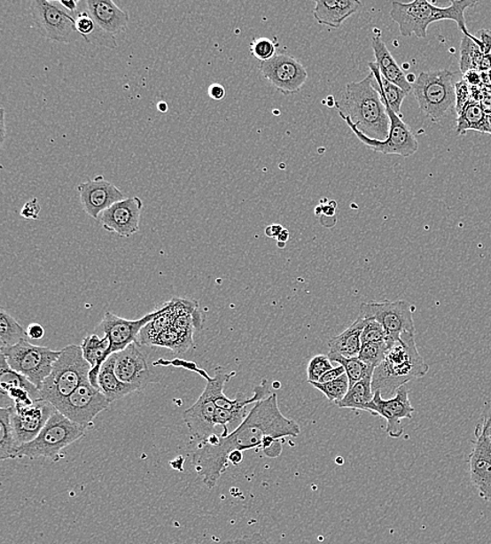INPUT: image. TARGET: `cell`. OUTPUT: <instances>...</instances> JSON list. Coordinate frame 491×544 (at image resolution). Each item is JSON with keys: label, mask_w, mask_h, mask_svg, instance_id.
Returning a JSON list of instances; mask_svg holds the SVG:
<instances>
[{"label": "cell", "mask_w": 491, "mask_h": 544, "mask_svg": "<svg viewBox=\"0 0 491 544\" xmlns=\"http://www.w3.org/2000/svg\"><path fill=\"white\" fill-rule=\"evenodd\" d=\"M455 74L448 69L420 73L412 91L420 112L438 123L456 104Z\"/></svg>", "instance_id": "7"}, {"label": "cell", "mask_w": 491, "mask_h": 544, "mask_svg": "<svg viewBox=\"0 0 491 544\" xmlns=\"http://www.w3.org/2000/svg\"><path fill=\"white\" fill-rule=\"evenodd\" d=\"M470 455V476L472 484L479 492L491 486V448L488 437H476Z\"/></svg>", "instance_id": "22"}, {"label": "cell", "mask_w": 491, "mask_h": 544, "mask_svg": "<svg viewBox=\"0 0 491 544\" xmlns=\"http://www.w3.org/2000/svg\"><path fill=\"white\" fill-rule=\"evenodd\" d=\"M488 77H489V80H490V82H491V71L488 73Z\"/></svg>", "instance_id": "59"}, {"label": "cell", "mask_w": 491, "mask_h": 544, "mask_svg": "<svg viewBox=\"0 0 491 544\" xmlns=\"http://www.w3.org/2000/svg\"><path fill=\"white\" fill-rule=\"evenodd\" d=\"M315 4L313 15L316 22L333 28H339L362 7L358 0H316Z\"/></svg>", "instance_id": "23"}, {"label": "cell", "mask_w": 491, "mask_h": 544, "mask_svg": "<svg viewBox=\"0 0 491 544\" xmlns=\"http://www.w3.org/2000/svg\"><path fill=\"white\" fill-rule=\"evenodd\" d=\"M365 325L366 321L357 316L355 322L352 323L344 332L329 340V350L347 358L358 357L362 349V333Z\"/></svg>", "instance_id": "27"}, {"label": "cell", "mask_w": 491, "mask_h": 544, "mask_svg": "<svg viewBox=\"0 0 491 544\" xmlns=\"http://www.w3.org/2000/svg\"><path fill=\"white\" fill-rule=\"evenodd\" d=\"M470 130L491 135V119L485 113L480 101L472 100L458 113L457 128H456L457 135H464Z\"/></svg>", "instance_id": "29"}, {"label": "cell", "mask_w": 491, "mask_h": 544, "mask_svg": "<svg viewBox=\"0 0 491 544\" xmlns=\"http://www.w3.org/2000/svg\"><path fill=\"white\" fill-rule=\"evenodd\" d=\"M53 404L38 400L30 407L15 405L11 408V424L13 428L17 447L30 443L36 439L51 416L56 412Z\"/></svg>", "instance_id": "16"}, {"label": "cell", "mask_w": 491, "mask_h": 544, "mask_svg": "<svg viewBox=\"0 0 491 544\" xmlns=\"http://www.w3.org/2000/svg\"><path fill=\"white\" fill-rule=\"evenodd\" d=\"M372 50L374 51L375 65L378 71L386 81L395 84L398 88L408 92L412 91V85L408 82L407 74L403 69L397 65L395 58L392 56L388 48H386L383 38L380 35H377L372 39Z\"/></svg>", "instance_id": "24"}, {"label": "cell", "mask_w": 491, "mask_h": 544, "mask_svg": "<svg viewBox=\"0 0 491 544\" xmlns=\"http://www.w3.org/2000/svg\"><path fill=\"white\" fill-rule=\"evenodd\" d=\"M83 3L92 20L104 32L115 36L129 27V14L120 9L113 0H85Z\"/></svg>", "instance_id": "21"}, {"label": "cell", "mask_w": 491, "mask_h": 544, "mask_svg": "<svg viewBox=\"0 0 491 544\" xmlns=\"http://www.w3.org/2000/svg\"><path fill=\"white\" fill-rule=\"evenodd\" d=\"M40 212H42V206L37 198H34L22 206L20 216L26 220H38Z\"/></svg>", "instance_id": "43"}, {"label": "cell", "mask_w": 491, "mask_h": 544, "mask_svg": "<svg viewBox=\"0 0 491 544\" xmlns=\"http://www.w3.org/2000/svg\"><path fill=\"white\" fill-rule=\"evenodd\" d=\"M372 377L373 374H369L365 378L351 386L343 400L337 404L338 407L352 410H365L367 405L374 398Z\"/></svg>", "instance_id": "31"}, {"label": "cell", "mask_w": 491, "mask_h": 544, "mask_svg": "<svg viewBox=\"0 0 491 544\" xmlns=\"http://www.w3.org/2000/svg\"><path fill=\"white\" fill-rule=\"evenodd\" d=\"M288 240H290V231L284 229L282 230L278 239H277L278 241V247L284 248Z\"/></svg>", "instance_id": "54"}, {"label": "cell", "mask_w": 491, "mask_h": 544, "mask_svg": "<svg viewBox=\"0 0 491 544\" xmlns=\"http://www.w3.org/2000/svg\"><path fill=\"white\" fill-rule=\"evenodd\" d=\"M73 16L76 19L77 31L86 43L112 50L118 49L115 36L104 32L100 27L97 26L89 12L86 11L83 2H79L78 10Z\"/></svg>", "instance_id": "26"}, {"label": "cell", "mask_w": 491, "mask_h": 544, "mask_svg": "<svg viewBox=\"0 0 491 544\" xmlns=\"http://www.w3.org/2000/svg\"><path fill=\"white\" fill-rule=\"evenodd\" d=\"M90 366L84 360L81 346L71 345L61 350V354L54 364L53 370L45 379L40 390L43 400L54 405L66 399L89 379Z\"/></svg>", "instance_id": "5"}, {"label": "cell", "mask_w": 491, "mask_h": 544, "mask_svg": "<svg viewBox=\"0 0 491 544\" xmlns=\"http://www.w3.org/2000/svg\"><path fill=\"white\" fill-rule=\"evenodd\" d=\"M414 307L407 300H385V302H369L361 305L360 317L362 320H373L386 330V343L392 346L406 332H415L413 320Z\"/></svg>", "instance_id": "12"}, {"label": "cell", "mask_w": 491, "mask_h": 544, "mask_svg": "<svg viewBox=\"0 0 491 544\" xmlns=\"http://www.w3.org/2000/svg\"><path fill=\"white\" fill-rule=\"evenodd\" d=\"M430 367L418 352L415 332L401 334L394 344L389 346L385 360L374 369L372 377L373 392L394 395L398 389L409 382L423 378L429 373Z\"/></svg>", "instance_id": "3"}, {"label": "cell", "mask_w": 491, "mask_h": 544, "mask_svg": "<svg viewBox=\"0 0 491 544\" xmlns=\"http://www.w3.org/2000/svg\"><path fill=\"white\" fill-rule=\"evenodd\" d=\"M479 494H480L484 501L491 502V486L487 490L479 492Z\"/></svg>", "instance_id": "55"}, {"label": "cell", "mask_w": 491, "mask_h": 544, "mask_svg": "<svg viewBox=\"0 0 491 544\" xmlns=\"http://www.w3.org/2000/svg\"><path fill=\"white\" fill-rule=\"evenodd\" d=\"M372 81L373 74L370 73L360 82L347 84L335 106L339 113L352 120L362 135L372 140L386 141L389 136L391 120Z\"/></svg>", "instance_id": "2"}, {"label": "cell", "mask_w": 491, "mask_h": 544, "mask_svg": "<svg viewBox=\"0 0 491 544\" xmlns=\"http://www.w3.org/2000/svg\"><path fill=\"white\" fill-rule=\"evenodd\" d=\"M465 82L469 85L475 86L481 84L482 77L479 71H470L464 74Z\"/></svg>", "instance_id": "50"}, {"label": "cell", "mask_w": 491, "mask_h": 544, "mask_svg": "<svg viewBox=\"0 0 491 544\" xmlns=\"http://www.w3.org/2000/svg\"><path fill=\"white\" fill-rule=\"evenodd\" d=\"M370 73L373 74L372 85L378 91L383 102L388 104L390 108L398 115H401V109L404 98L409 95L408 92L398 88L395 84L389 82L381 76L375 62L369 63Z\"/></svg>", "instance_id": "30"}, {"label": "cell", "mask_w": 491, "mask_h": 544, "mask_svg": "<svg viewBox=\"0 0 491 544\" xmlns=\"http://www.w3.org/2000/svg\"><path fill=\"white\" fill-rule=\"evenodd\" d=\"M385 103V102H384ZM386 113H388L391 126L389 136L386 141L372 140L362 135L358 130L352 120L346 117L343 113H339V117L346 121L355 136L365 146L371 149L372 152L385 155H401L402 158H409L418 152V141L416 138L414 132L409 128V125L402 120V115H398L390 108L388 104L385 103Z\"/></svg>", "instance_id": "11"}, {"label": "cell", "mask_w": 491, "mask_h": 544, "mask_svg": "<svg viewBox=\"0 0 491 544\" xmlns=\"http://www.w3.org/2000/svg\"><path fill=\"white\" fill-rule=\"evenodd\" d=\"M236 376L235 370L217 367L214 377H207V385L199 400L183 413V421L191 436L198 441H205L215 433L216 398L223 392L224 386Z\"/></svg>", "instance_id": "8"}, {"label": "cell", "mask_w": 491, "mask_h": 544, "mask_svg": "<svg viewBox=\"0 0 491 544\" xmlns=\"http://www.w3.org/2000/svg\"><path fill=\"white\" fill-rule=\"evenodd\" d=\"M345 374V369L342 366L332 368L331 370H328L327 373L322 376L321 379L319 380V384H327V382L337 380L339 377H342V376Z\"/></svg>", "instance_id": "46"}, {"label": "cell", "mask_w": 491, "mask_h": 544, "mask_svg": "<svg viewBox=\"0 0 491 544\" xmlns=\"http://www.w3.org/2000/svg\"><path fill=\"white\" fill-rule=\"evenodd\" d=\"M328 357L329 360L339 363V366L345 369L347 377L349 379L350 387L365 378L367 375L374 373V369L368 367L358 357L347 358L331 352H329Z\"/></svg>", "instance_id": "35"}, {"label": "cell", "mask_w": 491, "mask_h": 544, "mask_svg": "<svg viewBox=\"0 0 491 544\" xmlns=\"http://www.w3.org/2000/svg\"><path fill=\"white\" fill-rule=\"evenodd\" d=\"M0 352L11 369L25 376L39 391L61 354V351L34 346L28 340H23L12 348L0 349Z\"/></svg>", "instance_id": "9"}, {"label": "cell", "mask_w": 491, "mask_h": 544, "mask_svg": "<svg viewBox=\"0 0 491 544\" xmlns=\"http://www.w3.org/2000/svg\"><path fill=\"white\" fill-rule=\"evenodd\" d=\"M17 449L11 424V408H0V460H16Z\"/></svg>", "instance_id": "34"}, {"label": "cell", "mask_w": 491, "mask_h": 544, "mask_svg": "<svg viewBox=\"0 0 491 544\" xmlns=\"http://www.w3.org/2000/svg\"><path fill=\"white\" fill-rule=\"evenodd\" d=\"M475 436L480 437H490L491 436V405L489 409L485 410L484 414L481 416L480 421L477 425L475 431Z\"/></svg>", "instance_id": "44"}, {"label": "cell", "mask_w": 491, "mask_h": 544, "mask_svg": "<svg viewBox=\"0 0 491 544\" xmlns=\"http://www.w3.org/2000/svg\"><path fill=\"white\" fill-rule=\"evenodd\" d=\"M23 340H28L27 330L23 329L8 312L0 309V346L2 349L12 348Z\"/></svg>", "instance_id": "33"}, {"label": "cell", "mask_w": 491, "mask_h": 544, "mask_svg": "<svg viewBox=\"0 0 491 544\" xmlns=\"http://www.w3.org/2000/svg\"><path fill=\"white\" fill-rule=\"evenodd\" d=\"M58 3H59L61 7H63V9L67 11L68 13L71 15H74V13H76L78 7H79V2H73V0H69V2H66V0H61V2H58Z\"/></svg>", "instance_id": "52"}, {"label": "cell", "mask_w": 491, "mask_h": 544, "mask_svg": "<svg viewBox=\"0 0 491 544\" xmlns=\"http://www.w3.org/2000/svg\"><path fill=\"white\" fill-rule=\"evenodd\" d=\"M193 328L173 326L160 333L152 346H164L175 353H183L193 346Z\"/></svg>", "instance_id": "32"}, {"label": "cell", "mask_w": 491, "mask_h": 544, "mask_svg": "<svg viewBox=\"0 0 491 544\" xmlns=\"http://www.w3.org/2000/svg\"><path fill=\"white\" fill-rule=\"evenodd\" d=\"M85 433L83 427L56 410L38 437L17 449V459L27 457L30 460L59 462L65 456L62 455L63 449L83 438Z\"/></svg>", "instance_id": "6"}, {"label": "cell", "mask_w": 491, "mask_h": 544, "mask_svg": "<svg viewBox=\"0 0 491 544\" xmlns=\"http://www.w3.org/2000/svg\"><path fill=\"white\" fill-rule=\"evenodd\" d=\"M157 107L159 112L161 113H166L168 112V109H169V107H168V104L164 101L158 103Z\"/></svg>", "instance_id": "57"}, {"label": "cell", "mask_w": 491, "mask_h": 544, "mask_svg": "<svg viewBox=\"0 0 491 544\" xmlns=\"http://www.w3.org/2000/svg\"><path fill=\"white\" fill-rule=\"evenodd\" d=\"M331 361L328 355H316L311 358L308 368V380L309 384L319 382L322 376L332 369Z\"/></svg>", "instance_id": "40"}, {"label": "cell", "mask_w": 491, "mask_h": 544, "mask_svg": "<svg viewBox=\"0 0 491 544\" xmlns=\"http://www.w3.org/2000/svg\"><path fill=\"white\" fill-rule=\"evenodd\" d=\"M143 201L138 197H130L115 202L114 205L103 211L97 221L109 233L117 234L129 238L140 229V220L143 210Z\"/></svg>", "instance_id": "17"}, {"label": "cell", "mask_w": 491, "mask_h": 544, "mask_svg": "<svg viewBox=\"0 0 491 544\" xmlns=\"http://www.w3.org/2000/svg\"><path fill=\"white\" fill-rule=\"evenodd\" d=\"M488 439H489V445H490V448H491V436L488 437Z\"/></svg>", "instance_id": "60"}, {"label": "cell", "mask_w": 491, "mask_h": 544, "mask_svg": "<svg viewBox=\"0 0 491 544\" xmlns=\"http://www.w3.org/2000/svg\"><path fill=\"white\" fill-rule=\"evenodd\" d=\"M407 80L409 84L413 85L417 78L415 77L414 74H407Z\"/></svg>", "instance_id": "58"}, {"label": "cell", "mask_w": 491, "mask_h": 544, "mask_svg": "<svg viewBox=\"0 0 491 544\" xmlns=\"http://www.w3.org/2000/svg\"><path fill=\"white\" fill-rule=\"evenodd\" d=\"M250 51L260 62L269 61L277 54V43L269 38H256L253 40Z\"/></svg>", "instance_id": "39"}, {"label": "cell", "mask_w": 491, "mask_h": 544, "mask_svg": "<svg viewBox=\"0 0 491 544\" xmlns=\"http://www.w3.org/2000/svg\"><path fill=\"white\" fill-rule=\"evenodd\" d=\"M472 100L470 85L464 80L456 83V112L457 114L462 112L467 104Z\"/></svg>", "instance_id": "42"}, {"label": "cell", "mask_w": 491, "mask_h": 544, "mask_svg": "<svg viewBox=\"0 0 491 544\" xmlns=\"http://www.w3.org/2000/svg\"><path fill=\"white\" fill-rule=\"evenodd\" d=\"M301 428L296 421L281 413L278 396L271 393L264 400L253 405L242 424L227 437L217 433L200 442L192 464L196 473L207 488L215 487L219 478L227 471L229 455L233 451L262 450L265 439L298 437Z\"/></svg>", "instance_id": "1"}, {"label": "cell", "mask_w": 491, "mask_h": 544, "mask_svg": "<svg viewBox=\"0 0 491 544\" xmlns=\"http://www.w3.org/2000/svg\"><path fill=\"white\" fill-rule=\"evenodd\" d=\"M259 69L263 77L285 96L297 94L308 79L302 63L287 53H277L270 60L260 62Z\"/></svg>", "instance_id": "14"}, {"label": "cell", "mask_w": 491, "mask_h": 544, "mask_svg": "<svg viewBox=\"0 0 491 544\" xmlns=\"http://www.w3.org/2000/svg\"><path fill=\"white\" fill-rule=\"evenodd\" d=\"M225 94H227V91H225L222 84L213 83L210 85L209 89H207V95H209L214 101L223 100Z\"/></svg>", "instance_id": "47"}, {"label": "cell", "mask_w": 491, "mask_h": 544, "mask_svg": "<svg viewBox=\"0 0 491 544\" xmlns=\"http://www.w3.org/2000/svg\"><path fill=\"white\" fill-rule=\"evenodd\" d=\"M30 11L35 27L44 38L66 44L83 39L77 31L76 19L59 3L34 0Z\"/></svg>", "instance_id": "10"}, {"label": "cell", "mask_w": 491, "mask_h": 544, "mask_svg": "<svg viewBox=\"0 0 491 544\" xmlns=\"http://www.w3.org/2000/svg\"><path fill=\"white\" fill-rule=\"evenodd\" d=\"M114 370L118 377L137 391L145 389L149 384L158 382L149 368L146 356L138 349L137 344H132L123 351L114 353Z\"/></svg>", "instance_id": "20"}, {"label": "cell", "mask_w": 491, "mask_h": 544, "mask_svg": "<svg viewBox=\"0 0 491 544\" xmlns=\"http://www.w3.org/2000/svg\"><path fill=\"white\" fill-rule=\"evenodd\" d=\"M109 405L111 402L105 395L92 386L88 379L82 382L65 401L58 404L56 409L74 424L83 427L84 430H90L95 425L97 416L106 410Z\"/></svg>", "instance_id": "13"}, {"label": "cell", "mask_w": 491, "mask_h": 544, "mask_svg": "<svg viewBox=\"0 0 491 544\" xmlns=\"http://www.w3.org/2000/svg\"><path fill=\"white\" fill-rule=\"evenodd\" d=\"M283 229H284V228H283L280 224H271L265 229V235H267L269 238L278 239V237L282 233Z\"/></svg>", "instance_id": "51"}, {"label": "cell", "mask_w": 491, "mask_h": 544, "mask_svg": "<svg viewBox=\"0 0 491 544\" xmlns=\"http://www.w3.org/2000/svg\"><path fill=\"white\" fill-rule=\"evenodd\" d=\"M222 544H271L267 538L260 533L236 538V540L225 541Z\"/></svg>", "instance_id": "45"}, {"label": "cell", "mask_w": 491, "mask_h": 544, "mask_svg": "<svg viewBox=\"0 0 491 544\" xmlns=\"http://www.w3.org/2000/svg\"><path fill=\"white\" fill-rule=\"evenodd\" d=\"M310 385L324 393L329 402H334L335 404L342 401L350 389L349 379L346 374L337 380L327 382V384L313 382Z\"/></svg>", "instance_id": "37"}, {"label": "cell", "mask_w": 491, "mask_h": 544, "mask_svg": "<svg viewBox=\"0 0 491 544\" xmlns=\"http://www.w3.org/2000/svg\"><path fill=\"white\" fill-rule=\"evenodd\" d=\"M114 364L115 358L114 354H113L103 363L99 376L100 391L111 403L137 392L136 387L125 384V382L118 377L117 374H115Z\"/></svg>", "instance_id": "28"}, {"label": "cell", "mask_w": 491, "mask_h": 544, "mask_svg": "<svg viewBox=\"0 0 491 544\" xmlns=\"http://www.w3.org/2000/svg\"><path fill=\"white\" fill-rule=\"evenodd\" d=\"M242 461H244V454H242L241 451H233V453L229 455V464L237 466L241 464Z\"/></svg>", "instance_id": "53"}, {"label": "cell", "mask_w": 491, "mask_h": 544, "mask_svg": "<svg viewBox=\"0 0 491 544\" xmlns=\"http://www.w3.org/2000/svg\"><path fill=\"white\" fill-rule=\"evenodd\" d=\"M77 190L83 211L95 220H97L100 214L115 202L125 199L122 190L102 175L80 183Z\"/></svg>", "instance_id": "19"}, {"label": "cell", "mask_w": 491, "mask_h": 544, "mask_svg": "<svg viewBox=\"0 0 491 544\" xmlns=\"http://www.w3.org/2000/svg\"><path fill=\"white\" fill-rule=\"evenodd\" d=\"M480 35L481 51L483 55L491 54V32L487 30H482L478 32Z\"/></svg>", "instance_id": "48"}, {"label": "cell", "mask_w": 491, "mask_h": 544, "mask_svg": "<svg viewBox=\"0 0 491 544\" xmlns=\"http://www.w3.org/2000/svg\"><path fill=\"white\" fill-rule=\"evenodd\" d=\"M81 348H82L84 360L90 363L91 368L89 374L90 385L100 390L101 368L111 356V343L106 337L101 338L97 334H91L83 339Z\"/></svg>", "instance_id": "25"}, {"label": "cell", "mask_w": 491, "mask_h": 544, "mask_svg": "<svg viewBox=\"0 0 491 544\" xmlns=\"http://www.w3.org/2000/svg\"><path fill=\"white\" fill-rule=\"evenodd\" d=\"M389 346L386 341L380 343L362 344L358 358L368 367L377 369L384 361Z\"/></svg>", "instance_id": "38"}, {"label": "cell", "mask_w": 491, "mask_h": 544, "mask_svg": "<svg viewBox=\"0 0 491 544\" xmlns=\"http://www.w3.org/2000/svg\"><path fill=\"white\" fill-rule=\"evenodd\" d=\"M476 4L472 0H453L449 7L439 8L426 0H414L409 4L393 2L390 16L393 21L397 23L404 37L414 35L417 38H425L427 28L432 23L453 20L457 23L464 36L470 37L479 45L480 40L467 30L464 16L465 11Z\"/></svg>", "instance_id": "4"}, {"label": "cell", "mask_w": 491, "mask_h": 544, "mask_svg": "<svg viewBox=\"0 0 491 544\" xmlns=\"http://www.w3.org/2000/svg\"><path fill=\"white\" fill-rule=\"evenodd\" d=\"M460 69L465 74L470 71H478L479 65L483 57V53L479 45L472 39L467 36L462 38L460 49Z\"/></svg>", "instance_id": "36"}, {"label": "cell", "mask_w": 491, "mask_h": 544, "mask_svg": "<svg viewBox=\"0 0 491 544\" xmlns=\"http://www.w3.org/2000/svg\"><path fill=\"white\" fill-rule=\"evenodd\" d=\"M386 338L388 337H386V330L378 322L366 321L362 333V344L380 343V341H386Z\"/></svg>", "instance_id": "41"}, {"label": "cell", "mask_w": 491, "mask_h": 544, "mask_svg": "<svg viewBox=\"0 0 491 544\" xmlns=\"http://www.w3.org/2000/svg\"><path fill=\"white\" fill-rule=\"evenodd\" d=\"M158 310L149 314L140 320L130 321L126 318L115 315L111 311L105 312L103 320L97 327V331H101L111 343V355L114 353L123 351L132 344H138V337L144 328H145L153 318L157 316Z\"/></svg>", "instance_id": "18"}, {"label": "cell", "mask_w": 491, "mask_h": 544, "mask_svg": "<svg viewBox=\"0 0 491 544\" xmlns=\"http://www.w3.org/2000/svg\"><path fill=\"white\" fill-rule=\"evenodd\" d=\"M28 338L39 340L44 338V328L39 323H31L27 329Z\"/></svg>", "instance_id": "49"}, {"label": "cell", "mask_w": 491, "mask_h": 544, "mask_svg": "<svg viewBox=\"0 0 491 544\" xmlns=\"http://www.w3.org/2000/svg\"><path fill=\"white\" fill-rule=\"evenodd\" d=\"M5 137L4 108H2V146Z\"/></svg>", "instance_id": "56"}, {"label": "cell", "mask_w": 491, "mask_h": 544, "mask_svg": "<svg viewBox=\"0 0 491 544\" xmlns=\"http://www.w3.org/2000/svg\"><path fill=\"white\" fill-rule=\"evenodd\" d=\"M365 412L384 418L386 421V435L397 439L403 435L402 420L412 419L415 408L404 385L388 400H385L380 391L374 392L373 400L367 405Z\"/></svg>", "instance_id": "15"}]
</instances>
